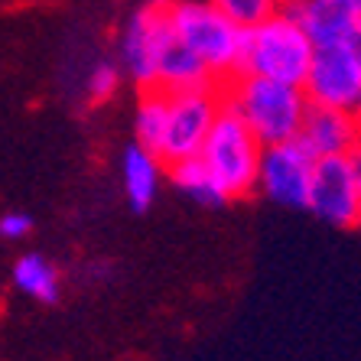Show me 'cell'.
Wrapping results in <instances>:
<instances>
[{
    "mask_svg": "<svg viewBox=\"0 0 361 361\" xmlns=\"http://www.w3.org/2000/svg\"><path fill=\"white\" fill-rule=\"evenodd\" d=\"M219 98L247 124L261 147L286 143L300 134V121L306 111L302 88L274 82L261 75H238L219 85Z\"/></svg>",
    "mask_w": 361,
    "mask_h": 361,
    "instance_id": "obj_1",
    "label": "cell"
},
{
    "mask_svg": "<svg viewBox=\"0 0 361 361\" xmlns=\"http://www.w3.org/2000/svg\"><path fill=\"white\" fill-rule=\"evenodd\" d=\"M312 59V42L300 26L283 13H274L264 23L241 30L238 39V75H261L274 82L302 88Z\"/></svg>",
    "mask_w": 361,
    "mask_h": 361,
    "instance_id": "obj_2",
    "label": "cell"
},
{
    "mask_svg": "<svg viewBox=\"0 0 361 361\" xmlns=\"http://www.w3.org/2000/svg\"><path fill=\"white\" fill-rule=\"evenodd\" d=\"M166 20L173 33L185 42V49L212 72L215 82L221 85L235 78L241 26L231 23L209 0H173L166 7Z\"/></svg>",
    "mask_w": 361,
    "mask_h": 361,
    "instance_id": "obj_3",
    "label": "cell"
},
{
    "mask_svg": "<svg viewBox=\"0 0 361 361\" xmlns=\"http://www.w3.org/2000/svg\"><path fill=\"white\" fill-rule=\"evenodd\" d=\"M261 143L247 130L241 118L231 108L221 104L212 121L205 143L199 150V160L205 163L212 176L219 179L228 199H244L257 189V163H261Z\"/></svg>",
    "mask_w": 361,
    "mask_h": 361,
    "instance_id": "obj_4",
    "label": "cell"
},
{
    "mask_svg": "<svg viewBox=\"0 0 361 361\" xmlns=\"http://www.w3.org/2000/svg\"><path fill=\"white\" fill-rule=\"evenodd\" d=\"M310 104L358 114L361 104V42L312 46L310 72L302 82Z\"/></svg>",
    "mask_w": 361,
    "mask_h": 361,
    "instance_id": "obj_5",
    "label": "cell"
},
{
    "mask_svg": "<svg viewBox=\"0 0 361 361\" xmlns=\"http://www.w3.org/2000/svg\"><path fill=\"white\" fill-rule=\"evenodd\" d=\"M306 209L338 228H355L361 215V153L319 157L310 173Z\"/></svg>",
    "mask_w": 361,
    "mask_h": 361,
    "instance_id": "obj_6",
    "label": "cell"
},
{
    "mask_svg": "<svg viewBox=\"0 0 361 361\" xmlns=\"http://www.w3.org/2000/svg\"><path fill=\"white\" fill-rule=\"evenodd\" d=\"M169 94V92H166ZM221 108L219 88H202V92H173L166 108V130H163L160 157L163 166H173L179 160L199 157L205 134Z\"/></svg>",
    "mask_w": 361,
    "mask_h": 361,
    "instance_id": "obj_7",
    "label": "cell"
},
{
    "mask_svg": "<svg viewBox=\"0 0 361 361\" xmlns=\"http://www.w3.org/2000/svg\"><path fill=\"white\" fill-rule=\"evenodd\" d=\"M150 59H153V88L163 92H202L219 88L212 72L185 49V42L173 33L166 10H153L150 23Z\"/></svg>",
    "mask_w": 361,
    "mask_h": 361,
    "instance_id": "obj_8",
    "label": "cell"
},
{
    "mask_svg": "<svg viewBox=\"0 0 361 361\" xmlns=\"http://www.w3.org/2000/svg\"><path fill=\"white\" fill-rule=\"evenodd\" d=\"M312 163H316V157L300 137L264 147L261 163H257V185L264 189L267 199L280 202L286 209H306Z\"/></svg>",
    "mask_w": 361,
    "mask_h": 361,
    "instance_id": "obj_9",
    "label": "cell"
},
{
    "mask_svg": "<svg viewBox=\"0 0 361 361\" xmlns=\"http://www.w3.org/2000/svg\"><path fill=\"white\" fill-rule=\"evenodd\" d=\"M280 13L293 20L312 46L361 42V0H280Z\"/></svg>",
    "mask_w": 361,
    "mask_h": 361,
    "instance_id": "obj_10",
    "label": "cell"
},
{
    "mask_svg": "<svg viewBox=\"0 0 361 361\" xmlns=\"http://www.w3.org/2000/svg\"><path fill=\"white\" fill-rule=\"evenodd\" d=\"M296 137L310 147L316 160L336 157V153H352L358 150V114L322 108V104H306Z\"/></svg>",
    "mask_w": 361,
    "mask_h": 361,
    "instance_id": "obj_11",
    "label": "cell"
},
{
    "mask_svg": "<svg viewBox=\"0 0 361 361\" xmlns=\"http://www.w3.org/2000/svg\"><path fill=\"white\" fill-rule=\"evenodd\" d=\"M150 23H153V7L137 10L121 39V59H124L127 72L140 88H153V59H150Z\"/></svg>",
    "mask_w": 361,
    "mask_h": 361,
    "instance_id": "obj_12",
    "label": "cell"
},
{
    "mask_svg": "<svg viewBox=\"0 0 361 361\" xmlns=\"http://www.w3.org/2000/svg\"><path fill=\"white\" fill-rule=\"evenodd\" d=\"M157 183H160V160L140 147H127L124 153V185L127 199L134 212H147L157 199Z\"/></svg>",
    "mask_w": 361,
    "mask_h": 361,
    "instance_id": "obj_13",
    "label": "cell"
},
{
    "mask_svg": "<svg viewBox=\"0 0 361 361\" xmlns=\"http://www.w3.org/2000/svg\"><path fill=\"white\" fill-rule=\"evenodd\" d=\"M169 169V176H173V183L183 189V192H189L199 205H205V209H221L228 202L225 189L219 185V179L212 176L209 169H205V163L199 160V157H189V160H179L173 163Z\"/></svg>",
    "mask_w": 361,
    "mask_h": 361,
    "instance_id": "obj_14",
    "label": "cell"
},
{
    "mask_svg": "<svg viewBox=\"0 0 361 361\" xmlns=\"http://www.w3.org/2000/svg\"><path fill=\"white\" fill-rule=\"evenodd\" d=\"M140 108H137V147L153 157H160L163 130H166L169 94L163 88H140Z\"/></svg>",
    "mask_w": 361,
    "mask_h": 361,
    "instance_id": "obj_15",
    "label": "cell"
},
{
    "mask_svg": "<svg viewBox=\"0 0 361 361\" xmlns=\"http://www.w3.org/2000/svg\"><path fill=\"white\" fill-rule=\"evenodd\" d=\"M13 280L23 293H33L42 302H56L59 300V274L52 270L49 261H42L39 254H26L20 257L13 267Z\"/></svg>",
    "mask_w": 361,
    "mask_h": 361,
    "instance_id": "obj_16",
    "label": "cell"
},
{
    "mask_svg": "<svg viewBox=\"0 0 361 361\" xmlns=\"http://www.w3.org/2000/svg\"><path fill=\"white\" fill-rule=\"evenodd\" d=\"M209 4L215 10H221V13L235 26H241V30L264 23V20L274 17L280 10V0H209Z\"/></svg>",
    "mask_w": 361,
    "mask_h": 361,
    "instance_id": "obj_17",
    "label": "cell"
},
{
    "mask_svg": "<svg viewBox=\"0 0 361 361\" xmlns=\"http://www.w3.org/2000/svg\"><path fill=\"white\" fill-rule=\"evenodd\" d=\"M114 88H118V68L111 66V62H98V66L92 68V78H88V94H92V101L94 104L108 101L111 94H114Z\"/></svg>",
    "mask_w": 361,
    "mask_h": 361,
    "instance_id": "obj_18",
    "label": "cell"
},
{
    "mask_svg": "<svg viewBox=\"0 0 361 361\" xmlns=\"http://www.w3.org/2000/svg\"><path fill=\"white\" fill-rule=\"evenodd\" d=\"M30 228H33L30 215H4V219H0V235L4 238H23Z\"/></svg>",
    "mask_w": 361,
    "mask_h": 361,
    "instance_id": "obj_19",
    "label": "cell"
},
{
    "mask_svg": "<svg viewBox=\"0 0 361 361\" xmlns=\"http://www.w3.org/2000/svg\"><path fill=\"white\" fill-rule=\"evenodd\" d=\"M173 0H147V7H153V10H166Z\"/></svg>",
    "mask_w": 361,
    "mask_h": 361,
    "instance_id": "obj_20",
    "label": "cell"
}]
</instances>
